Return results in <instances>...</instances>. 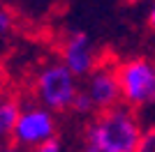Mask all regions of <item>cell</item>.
Returning a JSON list of instances; mask_svg holds the SVG:
<instances>
[{"mask_svg": "<svg viewBox=\"0 0 155 152\" xmlns=\"http://www.w3.org/2000/svg\"><path fill=\"white\" fill-rule=\"evenodd\" d=\"M60 62L77 76V78H88L93 74L100 60L93 51L91 37L86 32H72L67 35L60 46Z\"/></svg>", "mask_w": 155, "mask_h": 152, "instance_id": "obj_6", "label": "cell"}, {"mask_svg": "<svg viewBox=\"0 0 155 152\" xmlns=\"http://www.w3.org/2000/svg\"><path fill=\"white\" fill-rule=\"evenodd\" d=\"M146 129L134 108L120 106L95 113L84 127V143L102 147L107 152H137Z\"/></svg>", "mask_w": 155, "mask_h": 152, "instance_id": "obj_1", "label": "cell"}, {"mask_svg": "<svg viewBox=\"0 0 155 152\" xmlns=\"http://www.w3.org/2000/svg\"><path fill=\"white\" fill-rule=\"evenodd\" d=\"M137 152H155V125L146 129V134L141 138V145H139Z\"/></svg>", "mask_w": 155, "mask_h": 152, "instance_id": "obj_9", "label": "cell"}, {"mask_svg": "<svg viewBox=\"0 0 155 152\" xmlns=\"http://www.w3.org/2000/svg\"><path fill=\"white\" fill-rule=\"evenodd\" d=\"M79 152H107V150L93 145V143H81V150H79Z\"/></svg>", "mask_w": 155, "mask_h": 152, "instance_id": "obj_11", "label": "cell"}, {"mask_svg": "<svg viewBox=\"0 0 155 152\" xmlns=\"http://www.w3.org/2000/svg\"><path fill=\"white\" fill-rule=\"evenodd\" d=\"M123 104L130 108L155 106V62L148 58H130L116 65Z\"/></svg>", "mask_w": 155, "mask_h": 152, "instance_id": "obj_3", "label": "cell"}, {"mask_svg": "<svg viewBox=\"0 0 155 152\" xmlns=\"http://www.w3.org/2000/svg\"><path fill=\"white\" fill-rule=\"evenodd\" d=\"M23 99H21L16 92H5L0 95V141L2 143H9L14 129H16V122L21 118V111H23Z\"/></svg>", "mask_w": 155, "mask_h": 152, "instance_id": "obj_7", "label": "cell"}, {"mask_svg": "<svg viewBox=\"0 0 155 152\" xmlns=\"http://www.w3.org/2000/svg\"><path fill=\"white\" fill-rule=\"evenodd\" d=\"M79 78L63 62H49L35 74L32 81V104L49 108L51 113H72L79 95Z\"/></svg>", "mask_w": 155, "mask_h": 152, "instance_id": "obj_2", "label": "cell"}, {"mask_svg": "<svg viewBox=\"0 0 155 152\" xmlns=\"http://www.w3.org/2000/svg\"><path fill=\"white\" fill-rule=\"evenodd\" d=\"M72 113L81 115V118H93V115H95V108H93V101H91V97H88V95L84 92V88L79 90L77 99H74V106H72Z\"/></svg>", "mask_w": 155, "mask_h": 152, "instance_id": "obj_8", "label": "cell"}, {"mask_svg": "<svg viewBox=\"0 0 155 152\" xmlns=\"http://www.w3.org/2000/svg\"><path fill=\"white\" fill-rule=\"evenodd\" d=\"M148 21H150V25L155 28V5H153V9H150V16H148Z\"/></svg>", "mask_w": 155, "mask_h": 152, "instance_id": "obj_13", "label": "cell"}, {"mask_svg": "<svg viewBox=\"0 0 155 152\" xmlns=\"http://www.w3.org/2000/svg\"><path fill=\"white\" fill-rule=\"evenodd\" d=\"M0 147H2V141H0Z\"/></svg>", "mask_w": 155, "mask_h": 152, "instance_id": "obj_14", "label": "cell"}, {"mask_svg": "<svg viewBox=\"0 0 155 152\" xmlns=\"http://www.w3.org/2000/svg\"><path fill=\"white\" fill-rule=\"evenodd\" d=\"M0 152H26V150H21V147H16L14 143H2Z\"/></svg>", "mask_w": 155, "mask_h": 152, "instance_id": "obj_12", "label": "cell"}, {"mask_svg": "<svg viewBox=\"0 0 155 152\" xmlns=\"http://www.w3.org/2000/svg\"><path fill=\"white\" fill-rule=\"evenodd\" d=\"M30 152H63V143H60V138L56 136V138L42 143L39 147H35V150H30Z\"/></svg>", "mask_w": 155, "mask_h": 152, "instance_id": "obj_10", "label": "cell"}, {"mask_svg": "<svg viewBox=\"0 0 155 152\" xmlns=\"http://www.w3.org/2000/svg\"><path fill=\"white\" fill-rule=\"evenodd\" d=\"M84 92L91 97L95 113L109 111L123 104V95H120V83H118V71L116 65H107L100 60L93 74L86 78Z\"/></svg>", "mask_w": 155, "mask_h": 152, "instance_id": "obj_5", "label": "cell"}, {"mask_svg": "<svg viewBox=\"0 0 155 152\" xmlns=\"http://www.w3.org/2000/svg\"><path fill=\"white\" fill-rule=\"evenodd\" d=\"M58 136V120H56V113H51L49 108L39 106V104H26L23 111H21V118L16 122V129H14L9 143H14L21 150H35L42 143L51 141Z\"/></svg>", "mask_w": 155, "mask_h": 152, "instance_id": "obj_4", "label": "cell"}]
</instances>
